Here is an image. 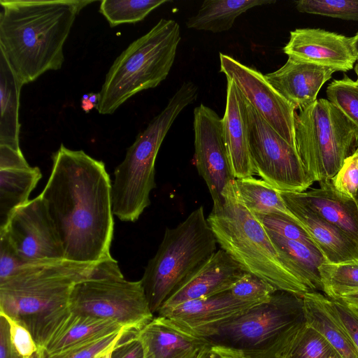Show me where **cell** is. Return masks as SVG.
Here are the masks:
<instances>
[{"mask_svg":"<svg viewBox=\"0 0 358 358\" xmlns=\"http://www.w3.org/2000/svg\"><path fill=\"white\" fill-rule=\"evenodd\" d=\"M255 217L267 231L289 240L317 246L310 235L294 217L280 213Z\"/></svg>","mask_w":358,"mask_h":358,"instance_id":"e575fe53","label":"cell"},{"mask_svg":"<svg viewBox=\"0 0 358 358\" xmlns=\"http://www.w3.org/2000/svg\"><path fill=\"white\" fill-rule=\"evenodd\" d=\"M198 358H217V354L215 350L209 346L201 352Z\"/></svg>","mask_w":358,"mask_h":358,"instance_id":"c3c4849f","label":"cell"},{"mask_svg":"<svg viewBox=\"0 0 358 358\" xmlns=\"http://www.w3.org/2000/svg\"><path fill=\"white\" fill-rule=\"evenodd\" d=\"M245 105L250 151L255 173L280 192H305L314 182L306 173L296 148L246 99Z\"/></svg>","mask_w":358,"mask_h":358,"instance_id":"8fae6325","label":"cell"},{"mask_svg":"<svg viewBox=\"0 0 358 358\" xmlns=\"http://www.w3.org/2000/svg\"><path fill=\"white\" fill-rule=\"evenodd\" d=\"M355 201H356V203H357V208H358V192H357Z\"/></svg>","mask_w":358,"mask_h":358,"instance_id":"f5cc1de1","label":"cell"},{"mask_svg":"<svg viewBox=\"0 0 358 358\" xmlns=\"http://www.w3.org/2000/svg\"><path fill=\"white\" fill-rule=\"evenodd\" d=\"M217 244L202 206L176 227L166 228L158 250L141 279L153 314L216 252Z\"/></svg>","mask_w":358,"mask_h":358,"instance_id":"ba28073f","label":"cell"},{"mask_svg":"<svg viewBox=\"0 0 358 358\" xmlns=\"http://www.w3.org/2000/svg\"><path fill=\"white\" fill-rule=\"evenodd\" d=\"M334 69L289 56L279 69L265 75L267 81L286 100L300 110L313 104Z\"/></svg>","mask_w":358,"mask_h":358,"instance_id":"e0dca14e","label":"cell"},{"mask_svg":"<svg viewBox=\"0 0 358 358\" xmlns=\"http://www.w3.org/2000/svg\"><path fill=\"white\" fill-rule=\"evenodd\" d=\"M89 100L92 103L97 105L99 101V93H90Z\"/></svg>","mask_w":358,"mask_h":358,"instance_id":"f907efd6","label":"cell"},{"mask_svg":"<svg viewBox=\"0 0 358 358\" xmlns=\"http://www.w3.org/2000/svg\"><path fill=\"white\" fill-rule=\"evenodd\" d=\"M213 348L217 354V358H243L241 355L224 349L218 348Z\"/></svg>","mask_w":358,"mask_h":358,"instance_id":"bcb514c9","label":"cell"},{"mask_svg":"<svg viewBox=\"0 0 358 358\" xmlns=\"http://www.w3.org/2000/svg\"><path fill=\"white\" fill-rule=\"evenodd\" d=\"M331 182L341 195L355 200L358 192V148L347 157Z\"/></svg>","mask_w":358,"mask_h":358,"instance_id":"74e56055","label":"cell"},{"mask_svg":"<svg viewBox=\"0 0 358 358\" xmlns=\"http://www.w3.org/2000/svg\"><path fill=\"white\" fill-rule=\"evenodd\" d=\"M52 159L40 195L63 244L64 259L98 263L112 258V182L104 163L62 143Z\"/></svg>","mask_w":358,"mask_h":358,"instance_id":"6da1fadb","label":"cell"},{"mask_svg":"<svg viewBox=\"0 0 358 358\" xmlns=\"http://www.w3.org/2000/svg\"><path fill=\"white\" fill-rule=\"evenodd\" d=\"M245 273L241 266L220 248L168 297L157 313L185 301L229 291Z\"/></svg>","mask_w":358,"mask_h":358,"instance_id":"2e32d148","label":"cell"},{"mask_svg":"<svg viewBox=\"0 0 358 358\" xmlns=\"http://www.w3.org/2000/svg\"><path fill=\"white\" fill-rule=\"evenodd\" d=\"M327 99L358 127V83L345 73L327 86Z\"/></svg>","mask_w":358,"mask_h":358,"instance_id":"d6a6232c","label":"cell"},{"mask_svg":"<svg viewBox=\"0 0 358 358\" xmlns=\"http://www.w3.org/2000/svg\"><path fill=\"white\" fill-rule=\"evenodd\" d=\"M194 164L206 182L213 206L223 202L222 192L234 178L225 143L222 118L201 103L194 110Z\"/></svg>","mask_w":358,"mask_h":358,"instance_id":"4fadbf2b","label":"cell"},{"mask_svg":"<svg viewBox=\"0 0 358 358\" xmlns=\"http://www.w3.org/2000/svg\"><path fill=\"white\" fill-rule=\"evenodd\" d=\"M138 332L127 331L111 351L110 358H143V350Z\"/></svg>","mask_w":358,"mask_h":358,"instance_id":"60d3db41","label":"cell"},{"mask_svg":"<svg viewBox=\"0 0 358 358\" xmlns=\"http://www.w3.org/2000/svg\"><path fill=\"white\" fill-rule=\"evenodd\" d=\"M355 72L357 75V80L356 81L358 83V63L357 62L356 64L354 66Z\"/></svg>","mask_w":358,"mask_h":358,"instance_id":"816d5d0a","label":"cell"},{"mask_svg":"<svg viewBox=\"0 0 358 358\" xmlns=\"http://www.w3.org/2000/svg\"><path fill=\"white\" fill-rule=\"evenodd\" d=\"M276 291L268 282L247 272L229 289L230 293L238 300L252 304L268 300Z\"/></svg>","mask_w":358,"mask_h":358,"instance_id":"8d00e7d4","label":"cell"},{"mask_svg":"<svg viewBox=\"0 0 358 358\" xmlns=\"http://www.w3.org/2000/svg\"><path fill=\"white\" fill-rule=\"evenodd\" d=\"M169 0H103L99 12L111 27L122 24H135L153 10Z\"/></svg>","mask_w":358,"mask_h":358,"instance_id":"4dcf8cb0","label":"cell"},{"mask_svg":"<svg viewBox=\"0 0 358 358\" xmlns=\"http://www.w3.org/2000/svg\"><path fill=\"white\" fill-rule=\"evenodd\" d=\"M127 331L124 329L98 341L55 354H49L44 349L38 348L36 358H101L114 348Z\"/></svg>","mask_w":358,"mask_h":358,"instance_id":"d590c367","label":"cell"},{"mask_svg":"<svg viewBox=\"0 0 358 358\" xmlns=\"http://www.w3.org/2000/svg\"><path fill=\"white\" fill-rule=\"evenodd\" d=\"M332 300V299H331ZM334 309L358 353V311L332 300Z\"/></svg>","mask_w":358,"mask_h":358,"instance_id":"b9f144b4","label":"cell"},{"mask_svg":"<svg viewBox=\"0 0 358 358\" xmlns=\"http://www.w3.org/2000/svg\"></svg>","mask_w":358,"mask_h":358,"instance_id":"11a10c76","label":"cell"},{"mask_svg":"<svg viewBox=\"0 0 358 358\" xmlns=\"http://www.w3.org/2000/svg\"><path fill=\"white\" fill-rule=\"evenodd\" d=\"M235 182L241 201L255 216L280 213L294 217L286 207L280 192L263 180L252 176L236 179Z\"/></svg>","mask_w":358,"mask_h":358,"instance_id":"f1b7e54d","label":"cell"},{"mask_svg":"<svg viewBox=\"0 0 358 358\" xmlns=\"http://www.w3.org/2000/svg\"><path fill=\"white\" fill-rule=\"evenodd\" d=\"M306 324L303 296L278 290L224 320L182 330L243 358H280Z\"/></svg>","mask_w":358,"mask_h":358,"instance_id":"277c9868","label":"cell"},{"mask_svg":"<svg viewBox=\"0 0 358 358\" xmlns=\"http://www.w3.org/2000/svg\"><path fill=\"white\" fill-rule=\"evenodd\" d=\"M181 40L180 26L161 19L133 41L115 59L99 92V114L113 113L139 92L155 88L164 80L173 64Z\"/></svg>","mask_w":358,"mask_h":358,"instance_id":"52a82bcc","label":"cell"},{"mask_svg":"<svg viewBox=\"0 0 358 358\" xmlns=\"http://www.w3.org/2000/svg\"><path fill=\"white\" fill-rule=\"evenodd\" d=\"M306 324L315 329L343 358H358L353 343L341 322L332 300L319 292L303 295Z\"/></svg>","mask_w":358,"mask_h":358,"instance_id":"603a6c76","label":"cell"},{"mask_svg":"<svg viewBox=\"0 0 358 358\" xmlns=\"http://www.w3.org/2000/svg\"><path fill=\"white\" fill-rule=\"evenodd\" d=\"M197 96L196 85L190 81L183 83L165 108L138 134L115 168L113 210L120 220L136 222L150 206V194L156 187L155 165L160 146L176 117Z\"/></svg>","mask_w":358,"mask_h":358,"instance_id":"8992f818","label":"cell"},{"mask_svg":"<svg viewBox=\"0 0 358 358\" xmlns=\"http://www.w3.org/2000/svg\"><path fill=\"white\" fill-rule=\"evenodd\" d=\"M227 81L222 122L233 175L236 179L252 177L255 171L250 151L245 99L234 81Z\"/></svg>","mask_w":358,"mask_h":358,"instance_id":"d6986e66","label":"cell"},{"mask_svg":"<svg viewBox=\"0 0 358 358\" xmlns=\"http://www.w3.org/2000/svg\"><path fill=\"white\" fill-rule=\"evenodd\" d=\"M22 86L0 52V145L16 150H21L19 144V107Z\"/></svg>","mask_w":358,"mask_h":358,"instance_id":"484cf974","label":"cell"},{"mask_svg":"<svg viewBox=\"0 0 358 358\" xmlns=\"http://www.w3.org/2000/svg\"><path fill=\"white\" fill-rule=\"evenodd\" d=\"M352 47L357 62L358 63V31L352 36Z\"/></svg>","mask_w":358,"mask_h":358,"instance_id":"681fc988","label":"cell"},{"mask_svg":"<svg viewBox=\"0 0 358 358\" xmlns=\"http://www.w3.org/2000/svg\"><path fill=\"white\" fill-rule=\"evenodd\" d=\"M121 275L113 257L98 263L63 259L28 264L0 282V313L24 326L43 348L71 314L69 299L78 282Z\"/></svg>","mask_w":358,"mask_h":358,"instance_id":"7a4b0ae2","label":"cell"},{"mask_svg":"<svg viewBox=\"0 0 358 358\" xmlns=\"http://www.w3.org/2000/svg\"><path fill=\"white\" fill-rule=\"evenodd\" d=\"M0 358H22L13 348L9 334V325L4 316L0 315Z\"/></svg>","mask_w":358,"mask_h":358,"instance_id":"ee69618b","label":"cell"},{"mask_svg":"<svg viewBox=\"0 0 358 358\" xmlns=\"http://www.w3.org/2000/svg\"><path fill=\"white\" fill-rule=\"evenodd\" d=\"M5 317L9 325L10 342L22 358H36L38 347L30 331L12 317L0 313Z\"/></svg>","mask_w":358,"mask_h":358,"instance_id":"f35d334b","label":"cell"},{"mask_svg":"<svg viewBox=\"0 0 358 358\" xmlns=\"http://www.w3.org/2000/svg\"><path fill=\"white\" fill-rule=\"evenodd\" d=\"M24 265L6 236L0 234V282L13 275Z\"/></svg>","mask_w":358,"mask_h":358,"instance_id":"ab89813d","label":"cell"},{"mask_svg":"<svg viewBox=\"0 0 358 358\" xmlns=\"http://www.w3.org/2000/svg\"><path fill=\"white\" fill-rule=\"evenodd\" d=\"M138 337L143 358H198L210 346L201 338L159 316L141 329Z\"/></svg>","mask_w":358,"mask_h":358,"instance_id":"ffe728a7","label":"cell"},{"mask_svg":"<svg viewBox=\"0 0 358 358\" xmlns=\"http://www.w3.org/2000/svg\"><path fill=\"white\" fill-rule=\"evenodd\" d=\"M289 211L310 235L329 263L358 259V243L299 201L292 192H280Z\"/></svg>","mask_w":358,"mask_h":358,"instance_id":"ac0fdd59","label":"cell"},{"mask_svg":"<svg viewBox=\"0 0 358 358\" xmlns=\"http://www.w3.org/2000/svg\"><path fill=\"white\" fill-rule=\"evenodd\" d=\"M124 329L127 330L116 322L71 311L55 330L43 349L49 354H55L98 341Z\"/></svg>","mask_w":358,"mask_h":358,"instance_id":"cb8c5ba5","label":"cell"},{"mask_svg":"<svg viewBox=\"0 0 358 358\" xmlns=\"http://www.w3.org/2000/svg\"><path fill=\"white\" fill-rule=\"evenodd\" d=\"M280 358H343L339 352L313 328L306 324Z\"/></svg>","mask_w":358,"mask_h":358,"instance_id":"1f68e13d","label":"cell"},{"mask_svg":"<svg viewBox=\"0 0 358 358\" xmlns=\"http://www.w3.org/2000/svg\"><path fill=\"white\" fill-rule=\"evenodd\" d=\"M283 52L288 57L335 71H350L357 62L352 37L320 28H300L290 31Z\"/></svg>","mask_w":358,"mask_h":358,"instance_id":"9a60e30c","label":"cell"},{"mask_svg":"<svg viewBox=\"0 0 358 358\" xmlns=\"http://www.w3.org/2000/svg\"><path fill=\"white\" fill-rule=\"evenodd\" d=\"M295 3L300 13L358 21V0H300Z\"/></svg>","mask_w":358,"mask_h":358,"instance_id":"836d02e7","label":"cell"},{"mask_svg":"<svg viewBox=\"0 0 358 358\" xmlns=\"http://www.w3.org/2000/svg\"><path fill=\"white\" fill-rule=\"evenodd\" d=\"M323 290L332 300L358 291V259L341 262H324L319 268Z\"/></svg>","mask_w":358,"mask_h":358,"instance_id":"f546056e","label":"cell"},{"mask_svg":"<svg viewBox=\"0 0 358 358\" xmlns=\"http://www.w3.org/2000/svg\"><path fill=\"white\" fill-rule=\"evenodd\" d=\"M275 3L270 0H206L198 12L186 22L189 29L220 33L230 29L246 10Z\"/></svg>","mask_w":358,"mask_h":358,"instance_id":"83f0119b","label":"cell"},{"mask_svg":"<svg viewBox=\"0 0 358 358\" xmlns=\"http://www.w3.org/2000/svg\"><path fill=\"white\" fill-rule=\"evenodd\" d=\"M41 177L40 169L29 164L0 169V230L11 214L29 201V195Z\"/></svg>","mask_w":358,"mask_h":358,"instance_id":"4316f807","label":"cell"},{"mask_svg":"<svg viewBox=\"0 0 358 358\" xmlns=\"http://www.w3.org/2000/svg\"><path fill=\"white\" fill-rule=\"evenodd\" d=\"M235 180L224 189L223 202L213 206L207 217L220 248L245 272L277 290L301 296L310 292L284 266L266 229L241 201Z\"/></svg>","mask_w":358,"mask_h":358,"instance_id":"5b68a950","label":"cell"},{"mask_svg":"<svg viewBox=\"0 0 358 358\" xmlns=\"http://www.w3.org/2000/svg\"><path fill=\"white\" fill-rule=\"evenodd\" d=\"M29 165L21 150L0 145V169Z\"/></svg>","mask_w":358,"mask_h":358,"instance_id":"7bdbcfd3","label":"cell"},{"mask_svg":"<svg viewBox=\"0 0 358 358\" xmlns=\"http://www.w3.org/2000/svg\"><path fill=\"white\" fill-rule=\"evenodd\" d=\"M335 301H337L350 308L358 310V291L343 294Z\"/></svg>","mask_w":358,"mask_h":358,"instance_id":"f6af8a7d","label":"cell"},{"mask_svg":"<svg viewBox=\"0 0 358 358\" xmlns=\"http://www.w3.org/2000/svg\"><path fill=\"white\" fill-rule=\"evenodd\" d=\"M267 232L287 270L310 291H322L319 268L327 261L319 248L285 238L269 231Z\"/></svg>","mask_w":358,"mask_h":358,"instance_id":"d4e9b609","label":"cell"},{"mask_svg":"<svg viewBox=\"0 0 358 358\" xmlns=\"http://www.w3.org/2000/svg\"><path fill=\"white\" fill-rule=\"evenodd\" d=\"M292 194L299 201L343 231L358 243V208L356 201L338 192L331 180L320 182V188Z\"/></svg>","mask_w":358,"mask_h":358,"instance_id":"7402d4cb","label":"cell"},{"mask_svg":"<svg viewBox=\"0 0 358 358\" xmlns=\"http://www.w3.org/2000/svg\"><path fill=\"white\" fill-rule=\"evenodd\" d=\"M90 94H85L81 99V108L86 113H89L94 108H96L97 105L92 103L89 100Z\"/></svg>","mask_w":358,"mask_h":358,"instance_id":"7dc6e473","label":"cell"},{"mask_svg":"<svg viewBox=\"0 0 358 358\" xmlns=\"http://www.w3.org/2000/svg\"><path fill=\"white\" fill-rule=\"evenodd\" d=\"M93 2L0 0V52L22 85L62 68L64 45L76 16Z\"/></svg>","mask_w":358,"mask_h":358,"instance_id":"3957f363","label":"cell"},{"mask_svg":"<svg viewBox=\"0 0 358 358\" xmlns=\"http://www.w3.org/2000/svg\"><path fill=\"white\" fill-rule=\"evenodd\" d=\"M358 311V310H357Z\"/></svg>","mask_w":358,"mask_h":358,"instance_id":"db71d44e","label":"cell"},{"mask_svg":"<svg viewBox=\"0 0 358 358\" xmlns=\"http://www.w3.org/2000/svg\"><path fill=\"white\" fill-rule=\"evenodd\" d=\"M0 234L25 264L64 259L63 244L41 195L18 207Z\"/></svg>","mask_w":358,"mask_h":358,"instance_id":"7c38bea8","label":"cell"},{"mask_svg":"<svg viewBox=\"0 0 358 358\" xmlns=\"http://www.w3.org/2000/svg\"><path fill=\"white\" fill-rule=\"evenodd\" d=\"M69 308L74 313L112 320L134 331L155 317L141 280L129 281L123 275L78 282L71 292Z\"/></svg>","mask_w":358,"mask_h":358,"instance_id":"30bf717a","label":"cell"},{"mask_svg":"<svg viewBox=\"0 0 358 358\" xmlns=\"http://www.w3.org/2000/svg\"><path fill=\"white\" fill-rule=\"evenodd\" d=\"M236 299L229 291L185 301L157 313L174 325L189 330L224 320L254 306Z\"/></svg>","mask_w":358,"mask_h":358,"instance_id":"44dd1931","label":"cell"},{"mask_svg":"<svg viewBox=\"0 0 358 358\" xmlns=\"http://www.w3.org/2000/svg\"><path fill=\"white\" fill-rule=\"evenodd\" d=\"M220 72L234 82L245 99L287 142L295 147V107L267 81L265 75L220 53Z\"/></svg>","mask_w":358,"mask_h":358,"instance_id":"5bb4252c","label":"cell"},{"mask_svg":"<svg viewBox=\"0 0 358 358\" xmlns=\"http://www.w3.org/2000/svg\"><path fill=\"white\" fill-rule=\"evenodd\" d=\"M294 139L308 177L328 181L358 148V127L328 99H320L296 110Z\"/></svg>","mask_w":358,"mask_h":358,"instance_id":"9c48e42d","label":"cell"}]
</instances>
